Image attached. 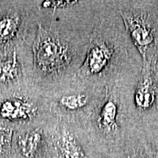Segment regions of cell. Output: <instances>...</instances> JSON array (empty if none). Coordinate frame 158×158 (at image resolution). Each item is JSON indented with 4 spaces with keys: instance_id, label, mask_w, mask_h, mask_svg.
<instances>
[{
    "instance_id": "cell-1",
    "label": "cell",
    "mask_w": 158,
    "mask_h": 158,
    "mask_svg": "<svg viewBox=\"0 0 158 158\" xmlns=\"http://www.w3.org/2000/svg\"><path fill=\"white\" fill-rule=\"evenodd\" d=\"M143 60L132 43L113 1L95 26L83 64L75 77L91 86H109L126 77L139 74Z\"/></svg>"
},
{
    "instance_id": "cell-2",
    "label": "cell",
    "mask_w": 158,
    "mask_h": 158,
    "mask_svg": "<svg viewBox=\"0 0 158 158\" xmlns=\"http://www.w3.org/2000/svg\"><path fill=\"white\" fill-rule=\"evenodd\" d=\"M139 74H134L106 87L103 100L86 122L92 133L110 154L141 135L131 115V94Z\"/></svg>"
},
{
    "instance_id": "cell-3",
    "label": "cell",
    "mask_w": 158,
    "mask_h": 158,
    "mask_svg": "<svg viewBox=\"0 0 158 158\" xmlns=\"http://www.w3.org/2000/svg\"><path fill=\"white\" fill-rule=\"evenodd\" d=\"M118 13L143 64L158 62V1H117Z\"/></svg>"
},
{
    "instance_id": "cell-4",
    "label": "cell",
    "mask_w": 158,
    "mask_h": 158,
    "mask_svg": "<svg viewBox=\"0 0 158 158\" xmlns=\"http://www.w3.org/2000/svg\"><path fill=\"white\" fill-rule=\"evenodd\" d=\"M157 64H143L131 94L130 115L141 133L158 124Z\"/></svg>"
},
{
    "instance_id": "cell-5",
    "label": "cell",
    "mask_w": 158,
    "mask_h": 158,
    "mask_svg": "<svg viewBox=\"0 0 158 158\" xmlns=\"http://www.w3.org/2000/svg\"><path fill=\"white\" fill-rule=\"evenodd\" d=\"M105 94L106 88L85 84L74 76L66 81L56 102L62 115L73 122L86 124Z\"/></svg>"
},
{
    "instance_id": "cell-6",
    "label": "cell",
    "mask_w": 158,
    "mask_h": 158,
    "mask_svg": "<svg viewBox=\"0 0 158 158\" xmlns=\"http://www.w3.org/2000/svg\"><path fill=\"white\" fill-rule=\"evenodd\" d=\"M31 106L19 100H7L0 106V114L6 119L27 118L31 114Z\"/></svg>"
},
{
    "instance_id": "cell-7",
    "label": "cell",
    "mask_w": 158,
    "mask_h": 158,
    "mask_svg": "<svg viewBox=\"0 0 158 158\" xmlns=\"http://www.w3.org/2000/svg\"><path fill=\"white\" fill-rule=\"evenodd\" d=\"M18 60L15 52L0 62V83L11 81L17 77Z\"/></svg>"
},
{
    "instance_id": "cell-8",
    "label": "cell",
    "mask_w": 158,
    "mask_h": 158,
    "mask_svg": "<svg viewBox=\"0 0 158 158\" xmlns=\"http://www.w3.org/2000/svg\"><path fill=\"white\" fill-rule=\"evenodd\" d=\"M41 142V135L38 132H30L21 138L19 147L23 155L27 157L32 156L37 151Z\"/></svg>"
},
{
    "instance_id": "cell-9",
    "label": "cell",
    "mask_w": 158,
    "mask_h": 158,
    "mask_svg": "<svg viewBox=\"0 0 158 158\" xmlns=\"http://www.w3.org/2000/svg\"><path fill=\"white\" fill-rule=\"evenodd\" d=\"M19 21L15 16H5L0 19V41L6 42L15 36Z\"/></svg>"
},
{
    "instance_id": "cell-10",
    "label": "cell",
    "mask_w": 158,
    "mask_h": 158,
    "mask_svg": "<svg viewBox=\"0 0 158 158\" xmlns=\"http://www.w3.org/2000/svg\"><path fill=\"white\" fill-rule=\"evenodd\" d=\"M78 2V1H44L42 3V7L54 10H62L73 7Z\"/></svg>"
}]
</instances>
